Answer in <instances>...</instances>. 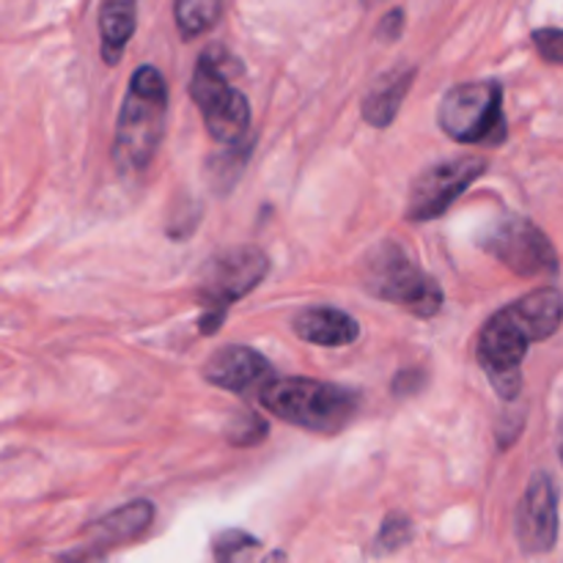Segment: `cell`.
<instances>
[{
	"instance_id": "obj_12",
	"label": "cell",
	"mask_w": 563,
	"mask_h": 563,
	"mask_svg": "<svg viewBox=\"0 0 563 563\" xmlns=\"http://www.w3.org/2000/svg\"><path fill=\"white\" fill-rule=\"evenodd\" d=\"M152 520L154 506L148 500H132V504H124L121 509L110 511L108 517H102V520L88 528L86 548L104 555L108 550L119 548V544L135 542L137 537H143L148 526H152Z\"/></svg>"
},
{
	"instance_id": "obj_20",
	"label": "cell",
	"mask_w": 563,
	"mask_h": 563,
	"mask_svg": "<svg viewBox=\"0 0 563 563\" xmlns=\"http://www.w3.org/2000/svg\"><path fill=\"white\" fill-rule=\"evenodd\" d=\"M267 429V421H264L262 416H256V412L251 410L240 412L229 427V443L236 445V449H247V445L262 443Z\"/></svg>"
},
{
	"instance_id": "obj_22",
	"label": "cell",
	"mask_w": 563,
	"mask_h": 563,
	"mask_svg": "<svg viewBox=\"0 0 563 563\" xmlns=\"http://www.w3.org/2000/svg\"><path fill=\"white\" fill-rule=\"evenodd\" d=\"M401 31H405V11L394 9L383 16V22H379L377 38H383V42H396V38L401 36Z\"/></svg>"
},
{
	"instance_id": "obj_6",
	"label": "cell",
	"mask_w": 563,
	"mask_h": 563,
	"mask_svg": "<svg viewBox=\"0 0 563 563\" xmlns=\"http://www.w3.org/2000/svg\"><path fill=\"white\" fill-rule=\"evenodd\" d=\"M537 344V335L520 317L517 306L500 308L484 322L478 333V366L487 372V379L498 390L500 399L515 401L522 390V361L528 346Z\"/></svg>"
},
{
	"instance_id": "obj_4",
	"label": "cell",
	"mask_w": 563,
	"mask_h": 563,
	"mask_svg": "<svg viewBox=\"0 0 563 563\" xmlns=\"http://www.w3.org/2000/svg\"><path fill=\"white\" fill-rule=\"evenodd\" d=\"M363 284L368 295L407 308L421 319H432L443 308V289L396 242H383L363 262Z\"/></svg>"
},
{
	"instance_id": "obj_9",
	"label": "cell",
	"mask_w": 563,
	"mask_h": 563,
	"mask_svg": "<svg viewBox=\"0 0 563 563\" xmlns=\"http://www.w3.org/2000/svg\"><path fill=\"white\" fill-rule=\"evenodd\" d=\"M487 157H454L445 163L432 165L423 170L410 187V198H407V220L416 223H427V220L440 218L449 212L451 203L487 170Z\"/></svg>"
},
{
	"instance_id": "obj_10",
	"label": "cell",
	"mask_w": 563,
	"mask_h": 563,
	"mask_svg": "<svg viewBox=\"0 0 563 563\" xmlns=\"http://www.w3.org/2000/svg\"><path fill=\"white\" fill-rule=\"evenodd\" d=\"M517 542L522 553L544 555L559 542V484L550 473L528 482L517 506Z\"/></svg>"
},
{
	"instance_id": "obj_2",
	"label": "cell",
	"mask_w": 563,
	"mask_h": 563,
	"mask_svg": "<svg viewBox=\"0 0 563 563\" xmlns=\"http://www.w3.org/2000/svg\"><path fill=\"white\" fill-rule=\"evenodd\" d=\"M242 75V64L220 44L203 49L196 60L190 80V97L203 115L212 141L223 146H240L251 132V102L234 77Z\"/></svg>"
},
{
	"instance_id": "obj_19",
	"label": "cell",
	"mask_w": 563,
	"mask_h": 563,
	"mask_svg": "<svg viewBox=\"0 0 563 563\" xmlns=\"http://www.w3.org/2000/svg\"><path fill=\"white\" fill-rule=\"evenodd\" d=\"M412 539V522L410 517L401 515V511H394V515L385 517L383 528H379L377 539H374V553L388 555L401 550L405 544H410Z\"/></svg>"
},
{
	"instance_id": "obj_13",
	"label": "cell",
	"mask_w": 563,
	"mask_h": 563,
	"mask_svg": "<svg viewBox=\"0 0 563 563\" xmlns=\"http://www.w3.org/2000/svg\"><path fill=\"white\" fill-rule=\"evenodd\" d=\"M295 333L302 341L317 346H350L357 341L361 328L350 313L333 306H313L306 308L295 317Z\"/></svg>"
},
{
	"instance_id": "obj_24",
	"label": "cell",
	"mask_w": 563,
	"mask_h": 563,
	"mask_svg": "<svg viewBox=\"0 0 563 563\" xmlns=\"http://www.w3.org/2000/svg\"><path fill=\"white\" fill-rule=\"evenodd\" d=\"M264 563H286V553H284V550H273V553L264 559Z\"/></svg>"
},
{
	"instance_id": "obj_25",
	"label": "cell",
	"mask_w": 563,
	"mask_h": 563,
	"mask_svg": "<svg viewBox=\"0 0 563 563\" xmlns=\"http://www.w3.org/2000/svg\"><path fill=\"white\" fill-rule=\"evenodd\" d=\"M559 454H561V462H563V421L559 427Z\"/></svg>"
},
{
	"instance_id": "obj_5",
	"label": "cell",
	"mask_w": 563,
	"mask_h": 563,
	"mask_svg": "<svg viewBox=\"0 0 563 563\" xmlns=\"http://www.w3.org/2000/svg\"><path fill=\"white\" fill-rule=\"evenodd\" d=\"M438 124L451 141L478 146L500 143L506 137L504 88L500 82H462L443 97Z\"/></svg>"
},
{
	"instance_id": "obj_17",
	"label": "cell",
	"mask_w": 563,
	"mask_h": 563,
	"mask_svg": "<svg viewBox=\"0 0 563 563\" xmlns=\"http://www.w3.org/2000/svg\"><path fill=\"white\" fill-rule=\"evenodd\" d=\"M223 11V0H174V20L181 38H198L212 31Z\"/></svg>"
},
{
	"instance_id": "obj_23",
	"label": "cell",
	"mask_w": 563,
	"mask_h": 563,
	"mask_svg": "<svg viewBox=\"0 0 563 563\" xmlns=\"http://www.w3.org/2000/svg\"><path fill=\"white\" fill-rule=\"evenodd\" d=\"M416 383H418V374L416 372H401L399 377L394 379V394H399V396L410 394V390L416 388Z\"/></svg>"
},
{
	"instance_id": "obj_1",
	"label": "cell",
	"mask_w": 563,
	"mask_h": 563,
	"mask_svg": "<svg viewBox=\"0 0 563 563\" xmlns=\"http://www.w3.org/2000/svg\"><path fill=\"white\" fill-rule=\"evenodd\" d=\"M168 119V86L159 69L137 66L121 102L110 157L119 174L135 176L148 168L165 135Z\"/></svg>"
},
{
	"instance_id": "obj_14",
	"label": "cell",
	"mask_w": 563,
	"mask_h": 563,
	"mask_svg": "<svg viewBox=\"0 0 563 563\" xmlns=\"http://www.w3.org/2000/svg\"><path fill=\"white\" fill-rule=\"evenodd\" d=\"M412 80H416V69L412 66L388 71L385 77H379L372 86V91L366 93V99H363V119H366V124L377 126V130H385V126L394 124Z\"/></svg>"
},
{
	"instance_id": "obj_8",
	"label": "cell",
	"mask_w": 563,
	"mask_h": 563,
	"mask_svg": "<svg viewBox=\"0 0 563 563\" xmlns=\"http://www.w3.org/2000/svg\"><path fill=\"white\" fill-rule=\"evenodd\" d=\"M482 245L520 278H553L559 273V253L553 242L528 218H500L484 231Z\"/></svg>"
},
{
	"instance_id": "obj_3",
	"label": "cell",
	"mask_w": 563,
	"mask_h": 563,
	"mask_svg": "<svg viewBox=\"0 0 563 563\" xmlns=\"http://www.w3.org/2000/svg\"><path fill=\"white\" fill-rule=\"evenodd\" d=\"M262 405L280 421L319 434H339L355 421L361 396L355 390L319 379H275L262 394Z\"/></svg>"
},
{
	"instance_id": "obj_11",
	"label": "cell",
	"mask_w": 563,
	"mask_h": 563,
	"mask_svg": "<svg viewBox=\"0 0 563 563\" xmlns=\"http://www.w3.org/2000/svg\"><path fill=\"white\" fill-rule=\"evenodd\" d=\"M203 379L236 396H262L275 383L273 363L251 346H223L203 363Z\"/></svg>"
},
{
	"instance_id": "obj_16",
	"label": "cell",
	"mask_w": 563,
	"mask_h": 563,
	"mask_svg": "<svg viewBox=\"0 0 563 563\" xmlns=\"http://www.w3.org/2000/svg\"><path fill=\"white\" fill-rule=\"evenodd\" d=\"M515 306L531 328V333L537 335V341H548L550 335L559 333L563 322V295L555 286H539V289L520 297Z\"/></svg>"
},
{
	"instance_id": "obj_7",
	"label": "cell",
	"mask_w": 563,
	"mask_h": 563,
	"mask_svg": "<svg viewBox=\"0 0 563 563\" xmlns=\"http://www.w3.org/2000/svg\"><path fill=\"white\" fill-rule=\"evenodd\" d=\"M267 256L251 245L234 247V251L214 256L203 269L201 286H198V297L203 302V317L198 322L201 333L212 335L223 324L231 302L256 289L264 275H267Z\"/></svg>"
},
{
	"instance_id": "obj_18",
	"label": "cell",
	"mask_w": 563,
	"mask_h": 563,
	"mask_svg": "<svg viewBox=\"0 0 563 563\" xmlns=\"http://www.w3.org/2000/svg\"><path fill=\"white\" fill-rule=\"evenodd\" d=\"M258 550H262V542L242 528L220 531L212 542L214 563H253Z\"/></svg>"
},
{
	"instance_id": "obj_21",
	"label": "cell",
	"mask_w": 563,
	"mask_h": 563,
	"mask_svg": "<svg viewBox=\"0 0 563 563\" xmlns=\"http://www.w3.org/2000/svg\"><path fill=\"white\" fill-rule=\"evenodd\" d=\"M533 47L548 64L563 66V31L561 27H539L533 31Z\"/></svg>"
},
{
	"instance_id": "obj_15",
	"label": "cell",
	"mask_w": 563,
	"mask_h": 563,
	"mask_svg": "<svg viewBox=\"0 0 563 563\" xmlns=\"http://www.w3.org/2000/svg\"><path fill=\"white\" fill-rule=\"evenodd\" d=\"M137 0H102L99 9V36H102V60L115 66L124 55L126 42L135 33Z\"/></svg>"
}]
</instances>
